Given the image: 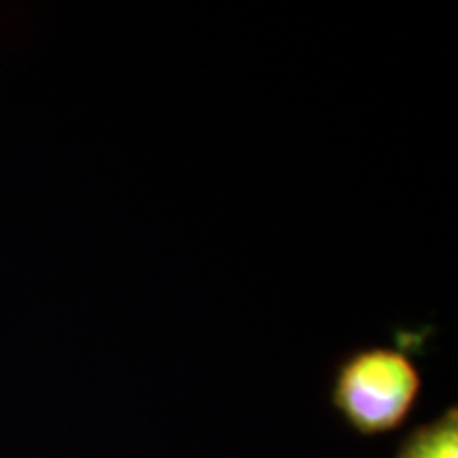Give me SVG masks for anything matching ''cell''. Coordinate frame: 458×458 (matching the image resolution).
Segmentation results:
<instances>
[{
  "mask_svg": "<svg viewBox=\"0 0 458 458\" xmlns=\"http://www.w3.org/2000/svg\"><path fill=\"white\" fill-rule=\"evenodd\" d=\"M420 385V371L405 351L360 348L337 368L331 401L354 431L380 435L408 418Z\"/></svg>",
  "mask_w": 458,
  "mask_h": 458,
  "instance_id": "obj_1",
  "label": "cell"
},
{
  "mask_svg": "<svg viewBox=\"0 0 458 458\" xmlns=\"http://www.w3.org/2000/svg\"><path fill=\"white\" fill-rule=\"evenodd\" d=\"M397 458H458V411L452 405L433 422L418 427L401 445Z\"/></svg>",
  "mask_w": 458,
  "mask_h": 458,
  "instance_id": "obj_2",
  "label": "cell"
}]
</instances>
